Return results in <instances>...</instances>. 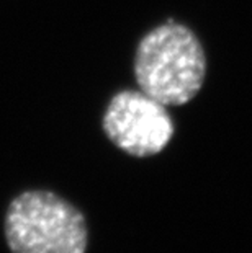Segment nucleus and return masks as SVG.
<instances>
[{"mask_svg": "<svg viewBox=\"0 0 252 253\" xmlns=\"http://www.w3.org/2000/svg\"><path fill=\"white\" fill-rule=\"evenodd\" d=\"M205 74L203 47L184 25L169 21L149 31L139 42L136 82L143 93L164 106L189 103L200 91Z\"/></svg>", "mask_w": 252, "mask_h": 253, "instance_id": "nucleus-1", "label": "nucleus"}, {"mask_svg": "<svg viewBox=\"0 0 252 253\" xmlns=\"http://www.w3.org/2000/svg\"><path fill=\"white\" fill-rule=\"evenodd\" d=\"M5 239L12 253H85L84 214L46 190L18 195L5 214Z\"/></svg>", "mask_w": 252, "mask_h": 253, "instance_id": "nucleus-2", "label": "nucleus"}, {"mask_svg": "<svg viewBox=\"0 0 252 253\" xmlns=\"http://www.w3.org/2000/svg\"><path fill=\"white\" fill-rule=\"evenodd\" d=\"M103 129L116 147L135 157L162 152L174 134L165 106L143 91L131 90L111 98L103 116Z\"/></svg>", "mask_w": 252, "mask_h": 253, "instance_id": "nucleus-3", "label": "nucleus"}]
</instances>
